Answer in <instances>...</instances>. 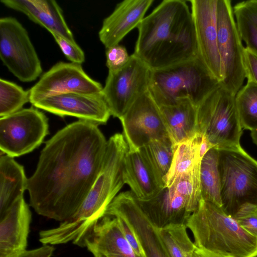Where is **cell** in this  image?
I'll return each mask as SVG.
<instances>
[{
  "label": "cell",
  "mask_w": 257,
  "mask_h": 257,
  "mask_svg": "<svg viewBox=\"0 0 257 257\" xmlns=\"http://www.w3.org/2000/svg\"><path fill=\"white\" fill-rule=\"evenodd\" d=\"M128 150L123 134L116 133L108 139L101 169L81 207L71 218L50 229L55 244L72 242L85 247L86 239L125 184L123 169Z\"/></svg>",
  "instance_id": "3957f363"
},
{
  "label": "cell",
  "mask_w": 257,
  "mask_h": 257,
  "mask_svg": "<svg viewBox=\"0 0 257 257\" xmlns=\"http://www.w3.org/2000/svg\"><path fill=\"white\" fill-rule=\"evenodd\" d=\"M244 63L247 80L257 84V52L244 47Z\"/></svg>",
  "instance_id": "d590c367"
},
{
  "label": "cell",
  "mask_w": 257,
  "mask_h": 257,
  "mask_svg": "<svg viewBox=\"0 0 257 257\" xmlns=\"http://www.w3.org/2000/svg\"><path fill=\"white\" fill-rule=\"evenodd\" d=\"M63 54L71 62L81 64L85 61L84 53L76 42H73L63 36L51 33Z\"/></svg>",
  "instance_id": "836d02e7"
},
{
  "label": "cell",
  "mask_w": 257,
  "mask_h": 257,
  "mask_svg": "<svg viewBox=\"0 0 257 257\" xmlns=\"http://www.w3.org/2000/svg\"><path fill=\"white\" fill-rule=\"evenodd\" d=\"M245 231L257 238V205L245 203L233 216Z\"/></svg>",
  "instance_id": "d6a6232c"
},
{
  "label": "cell",
  "mask_w": 257,
  "mask_h": 257,
  "mask_svg": "<svg viewBox=\"0 0 257 257\" xmlns=\"http://www.w3.org/2000/svg\"><path fill=\"white\" fill-rule=\"evenodd\" d=\"M98 124L79 119L45 143L28 179L30 205L39 215L63 222L87 197L101 169L107 142Z\"/></svg>",
  "instance_id": "6da1fadb"
},
{
  "label": "cell",
  "mask_w": 257,
  "mask_h": 257,
  "mask_svg": "<svg viewBox=\"0 0 257 257\" xmlns=\"http://www.w3.org/2000/svg\"><path fill=\"white\" fill-rule=\"evenodd\" d=\"M105 215L119 217L128 223L146 257H169L159 228L145 214L131 191L119 193L108 206Z\"/></svg>",
  "instance_id": "5bb4252c"
},
{
  "label": "cell",
  "mask_w": 257,
  "mask_h": 257,
  "mask_svg": "<svg viewBox=\"0 0 257 257\" xmlns=\"http://www.w3.org/2000/svg\"><path fill=\"white\" fill-rule=\"evenodd\" d=\"M198 57L220 83L223 79L217 26L218 0H190Z\"/></svg>",
  "instance_id": "9a60e30c"
},
{
  "label": "cell",
  "mask_w": 257,
  "mask_h": 257,
  "mask_svg": "<svg viewBox=\"0 0 257 257\" xmlns=\"http://www.w3.org/2000/svg\"><path fill=\"white\" fill-rule=\"evenodd\" d=\"M105 55L106 65L108 71H114L121 68L127 63L130 57L126 48L119 44L106 48Z\"/></svg>",
  "instance_id": "e575fe53"
},
{
  "label": "cell",
  "mask_w": 257,
  "mask_h": 257,
  "mask_svg": "<svg viewBox=\"0 0 257 257\" xmlns=\"http://www.w3.org/2000/svg\"><path fill=\"white\" fill-rule=\"evenodd\" d=\"M28 179L23 166L14 158H0V216L3 215L21 197L28 187Z\"/></svg>",
  "instance_id": "cb8c5ba5"
},
{
  "label": "cell",
  "mask_w": 257,
  "mask_h": 257,
  "mask_svg": "<svg viewBox=\"0 0 257 257\" xmlns=\"http://www.w3.org/2000/svg\"><path fill=\"white\" fill-rule=\"evenodd\" d=\"M160 108L168 135L174 145L194 137L196 129L197 107L189 99Z\"/></svg>",
  "instance_id": "603a6c76"
},
{
  "label": "cell",
  "mask_w": 257,
  "mask_h": 257,
  "mask_svg": "<svg viewBox=\"0 0 257 257\" xmlns=\"http://www.w3.org/2000/svg\"><path fill=\"white\" fill-rule=\"evenodd\" d=\"M102 257H103V256H102Z\"/></svg>",
  "instance_id": "60d3db41"
},
{
  "label": "cell",
  "mask_w": 257,
  "mask_h": 257,
  "mask_svg": "<svg viewBox=\"0 0 257 257\" xmlns=\"http://www.w3.org/2000/svg\"><path fill=\"white\" fill-rule=\"evenodd\" d=\"M137 28L133 54L152 70L198 56L194 24L185 1H162Z\"/></svg>",
  "instance_id": "7a4b0ae2"
},
{
  "label": "cell",
  "mask_w": 257,
  "mask_h": 257,
  "mask_svg": "<svg viewBox=\"0 0 257 257\" xmlns=\"http://www.w3.org/2000/svg\"><path fill=\"white\" fill-rule=\"evenodd\" d=\"M185 225L198 247L232 257H257V238L221 206L201 200Z\"/></svg>",
  "instance_id": "277c9868"
},
{
  "label": "cell",
  "mask_w": 257,
  "mask_h": 257,
  "mask_svg": "<svg viewBox=\"0 0 257 257\" xmlns=\"http://www.w3.org/2000/svg\"><path fill=\"white\" fill-rule=\"evenodd\" d=\"M32 104L60 116H74L98 125L106 123L111 115L103 92L59 94L38 100Z\"/></svg>",
  "instance_id": "2e32d148"
},
{
  "label": "cell",
  "mask_w": 257,
  "mask_h": 257,
  "mask_svg": "<svg viewBox=\"0 0 257 257\" xmlns=\"http://www.w3.org/2000/svg\"><path fill=\"white\" fill-rule=\"evenodd\" d=\"M54 251L53 245L44 244L33 249L25 250L14 257H51Z\"/></svg>",
  "instance_id": "74e56055"
},
{
  "label": "cell",
  "mask_w": 257,
  "mask_h": 257,
  "mask_svg": "<svg viewBox=\"0 0 257 257\" xmlns=\"http://www.w3.org/2000/svg\"><path fill=\"white\" fill-rule=\"evenodd\" d=\"M31 219L24 196L0 216V257H14L26 250Z\"/></svg>",
  "instance_id": "e0dca14e"
},
{
  "label": "cell",
  "mask_w": 257,
  "mask_h": 257,
  "mask_svg": "<svg viewBox=\"0 0 257 257\" xmlns=\"http://www.w3.org/2000/svg\"><path fill=\"white\" fill-rule=\"evenodd\" d=\"M48 128V118L35 107L1 117V151L13 158L28 154L42 143Z\"/></svg>",
  "instance_id": "30bf717a"
},
{
  "label": "cell",
  "mask_w": 257,
  "mask_h": 257,
  "mask_svg": "<svg viewBox=\"0 0 257 257\" xmlns=\"http://www.w3.org/2000/svg\"><path fill=\"white\" fill-rule=\"evenodd\" d=\"M129 150H139L152 140L169 136L160 107L149 90L119 119Z\"/></svg>",
  "instance_id": "7c38bea8"
},
{
  "label": "cell",
  "mask_w": 257,
  "mask_h": 257,
  "mask_svg": "<svg viewBox=\"0 0 257 257\" xmlns=\"http://www.w3.org/2000/svg\"><path fill=\"white\" fill-rule=\"evenodd\" d=\"M202 137L195 133L192 138L174 145L172 163L164 178L165 187H169L177 177L190 171L201 162L199 145Z\"/></svg>",
  "instance_id": "d4e9b609"
},
{
  "label": "cell",
  "mask_w": 257,
  "mask_h": 257,
  "mask_svg": "<svg viewBox=\"0 0 257 257\" xmlns=\"http://www.w3.org/2000/svg\"><path fill=\"white\" fill-rule=\"evenodd\" d=\"M156 178L163 187L173 159L174 144L169 136L152 140L139 149Z\"/></svg>",
  "instance_id": "484cf974"
},
{
  "label": "cell",
  "mask_w": 257,
  "mask_h": 257,
  "mask_svg": "<svg viewBox=\"0 0 257 257\" xmlns=\"http://www.w3.org/2000/svg\"><path fill=\"white\" fill-rule=\"evenodd\" d=\"M235 102L242 128L257 131V84L247 80L236 93Z\"/></svg>",
  "instance_id": "4dcf8cb0"
},
{
  "label": "cell",
  "mask_w": 257,
  "mask_h": 257,
  "mask_svg": "<svg viewBox=\"0 0 257 257\" xmlns=\"http://www.w3.org/2000/svg\"><path fill=\"white\" fill-rule=\"evenodd\" d=\"M220 83L198 56L152 70L149 91L159 107L175 105L185 99L197 106Z\"/></svg>",
  "instance_id": "5b68a950"
},
{
  "label": "cell",
  "mask_w": 257,
  "mask_h": 257,
  "mask_svg": "<svg viewBox=\"0 0 257 257\" xmlns=\"http://www.w3.org/2000/svg\"><path fill=\"white\" fill-rule=\"evenodd\" d=\"M116 218L126 239L136 254L139 257H146L143 248L130 226L123 219L119 217Z\"/></svg>",
  "instance_id": "8d00e7d4"
},
{
  "label": "cell",
  "mask_w": 257,
  "mask_h": 257,
  "mask_svg": "<svg viewBox=\"0 0 257 257\" xmlns=\"http://www.w3.org/2000/svg\"><path fill=\"white\" fill-rule=\"evenodd\" d=\"M192 257H232L230 255L214 252L205 249L198 247L195 246Z\"/></svg>",
  "instance_id": "f35d334b"
},
{
  "label": "cell",
  "mask_w": 257,
  "mask_h": 257,
  "mask_svg": "<svg viewBox=\"0 0 257 257\" xmlns=\"http://www.w3.org/2000/svg\"><path fill=\"white\" fill-rule=\"evenodd\" d=\"M123 177L131 192L139 200L150 198L164 188L140 150H128L124 160Z\"/></svg>",
  "instance_id": "7402d4cb"
},
{
  "label": "cell",
  "mask_w": 257,
  "mask_h": 257,
  "mask_svg": "<svg viewBox=\"0 0 257 257\" xmlns=\"http://www.w3.org/2000/svg\"><path fill=\"white\" fill-rule=\"evenodd\" d=\"M137 200L145 214L159 229L185 224L191 214L184 198L171 188L164 187L150 198Z\"/></svg>",
  "instance_id": "ffe728a7"
},
{
  "label": "cell",
  "mask_w": 257,
  "mask_h": 257,
  "mask_svg": "<svg viewBox=\"0 0 257 257\" xmlns=\"http://www.w3.org/2000/svg\"><path fill=\"white\" fill-rule=\"evenodd\" d=\"M94 257H139L126 239L116 217L104 216L85 241Z\"/></svg>",
  "instance_id": "d6986e66"
},
{
  "label": "cell",
  "mask_w": 257,
  "mask_h": 257,
  "mask_svg": "<svg viewBox=\"0 0 257 257\" xmlns=\"http://www.w3.org/2000/svg\"><path fill=\"white\" fill-rule=\"evenodd\" d=\"M154 0H125L103 21L98 33L101 42L106 48L118 45L133 29L138 27Z\"/></svg>",
  "instance_id": "ac0fdd59"
},
{
  "label": "cell",
  "mask_w": 257,
  "mask_h": 257,
  "mask_svg": "<svg viewBox=\"0 0 257 257\" xmlns=\"http://www.w3.org/2000/svg\"><path fill=\"white\" fill-rule=\"evenodd\" d=\"M233 9L243 43L257 52V0L240 2Z\"/></svg>",
  "instance_id": "83f0119b"
},
{
  "label": "cell",
  "mask_w": 257,
  "mask_h": 257,
  "mask_svg": "<svg viewBox=\"0 0 257 257\" xmlns=\"http://www.w3.org/2000/svg\"><path fill=\"white\" fill-rule=\"evenodd\" d=\"M103 87L91 78L81 64L59 62L44 73L29 90L30 102L69 93L96 94L102 92Z\"/></svg>",
  "instance_id": "4fadbf2b"
},
{
  "label": "cell",
  "mask_w": 257,
  "mask_h": 257,
  "mask_svg": "<svg viewBox=\"0 0 257 257\" xmlns=\"http://www.w3.org/2000/svg\"><path fill=\"white\" fill-rule=\"evenodd\" d=\"M185 224L170 225L159 229V232L169 257H192L195 245Z\"/></svg>",
  "instance_id": "f1b7e54d"
},
{
  "label": "cell",
  "mask_w": 257,
  "mask_h": 257,
  "mask_svg": "<svg viewBox=\"0 0 257 257\" xmlns=\"http://www.w3.org/2000/svg\"><path fill=\"white\" fill-rule=\"evenodd\" d=\"M1 2L8 8L24 14L50 33H57L76 42L64 19L62 11L55 1L2 0Z\"/></svg>",
  "instance_id": "44dd1931"
},
{
  "label": "cell",
  "mask_w": 257,
  "mask_h": 257,
  "mask_svg": "<svg viewBox=\"0 0 257 257\" xmlns=\"http://www.w3.org/2000/svg\"><path fill=\"white\" fill-rule=\"evenodd\" d=\"M200 167V162L190 171L177 177L168 187L184 198L191 213L197 208L202 200Z\"/></svg>",
  "instance_id": "f546056e"
},
{
  "label": "cell",
  "mask_w": 257,
  "mask_h": 257,
  "mask_svg": "<svg viewBox=\"0 0 257 257\" xmlns=\"http://www.w3.org/2000/svg\"><path fill=\"white\" fill-rule=\"evenodd\" d=\"M30 102V91L18 84L0 79V116H5L17 112Z\"/></svg>",
  "instance_id": "1f68e13d"
},
{
  "label": "cell",
  "mask_w": 257,
  "mask_h": 257,
  "mask_svg": "<svg viewBox=\"0 0 257 257\" xmlns=\"http://www.w3.org/2000/svg\"><path fill=\"white\" fill-rule=\"evenodd\" d=\"M196 133L218 150L240 147L242 133L235 95L220 83L196 106Z\"/></svg>",
  "instance_id": "8992f818"
},
{
  "label": "cell",
  "mask_w": 257,
  "mask_h": 257,
  "mask_svg": "<svg viewBox=\"0 0 257 257\" xmlns=\"http://www.w3.org/2000/svg\"><path fill=\"white\" fill-rule=\"evenodd\" d=\"M251 137L253 142L257 145V131L251 132Z\"/></svg>",
  "instance_id": "ab89813d"
},
{
  "label": "cell",
  "mask_w": 257,
  "mask_h": 257,
  "mask_svg": "<svg viewBox=\"0 0 257 257\" xmlns=\"http://www.w3.org/2000/svg\"><path fill=\"white\" fill-rule=\"evenodd\" d=\"M222 208L233 217L245 203L257 205V161L242 148L219 150Z\"/></svg>",
  "instance_id": "52a82bcc"
},
{
  "label": "cell",
  "mask_w": 257,
  "mask_h": 257,
  "mask_svg": "<svg viewBox=\"0 0 257 257\" xmlns=\"http://www.w3.org/2000/svg\"><path fill=\"white\" fill-rule=\"evenodd\" d=\"M151 69L134 54L121 68L108 71L103 94L111 115L120 119L149 90Z\"/></svg>",
  "instance_id": "8fae6325"
},
{
  "label": "cell",
  "mask_w": 257,
  "mask_h": 257,
  "mask_svg": "<svg viewBox=\"0 0 257 257\" xmlns=\"http://www.w3.org/2000/svg\"><path fill=\"white\" fill-rule=\"evenodd\" d=\"M0 57L8 70L22 82L35 80L43 71L27 31L13 17L0 19Z\"/></svg>",
  "instance_id": "ba28073f"
},
{
  "label": "cell",
  "mask_w": 257,
  "mask_h": 257,
  "mask_svg": "<svg viewBox=\"0 0 257 257\" xmlns=\"http://www.w3.org/2000/svg\"><path fill=\"white\" fill-rule=\"evenodd\" d=\"M202 200L222 207L219 171V150L210 148L200 162Z\"/></svg>",
  "instance_id": "4316f807"
},
{
  "label": "cell",
  "mask_w": 257,
  "mask_h": 257,
  "mask_svg": "<svg viewBox=\"0 0 257 257\" xmlns=\"http://www.w3.org/2000/svg\"><path fill=\"white\" fill-rule=\"evenodd\" d=\"M217 26L223 74V79L220 84L236 95L246 78L244 47L237 29L230 1L218 0Z\"/></svg>",
  "instance_id": "9c48e42d"
}]
</instances>
